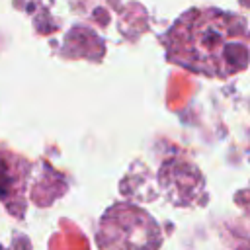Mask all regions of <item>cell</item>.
Here are the masks:
<instances>
[{
    "label": "cell",
    "mask_w": 250,
    "mask_h": 250,
    "mask_svg": "<svg viewBox=\"0 0 250 250\" xmlns=\"http://www.w3.org/2000/svg\"><path fill=\"white\" fill-rule=\"evenodd\" d=\"M166 57L189 72L227 78L248 64V27L217 8L189 10L166 33Z\"/></svg>",
    "instance_id": "obj_1"
},
{
    "label": "cell",
    "mask_w": 250,
    "mask_h": 250,
    "mask_svg": "<svg viewBox=\"0 0 250 250\" xmlns=\"http://www.w3.org/2000/svg\"><path fill=\"white\" fill-rule=\"evenodd\" d=\"M29 164L18 154L0 150V201L14 213V203H23V188Z\"/></svg>",
    "instance_id": "obj_2"
}]
</instances>
